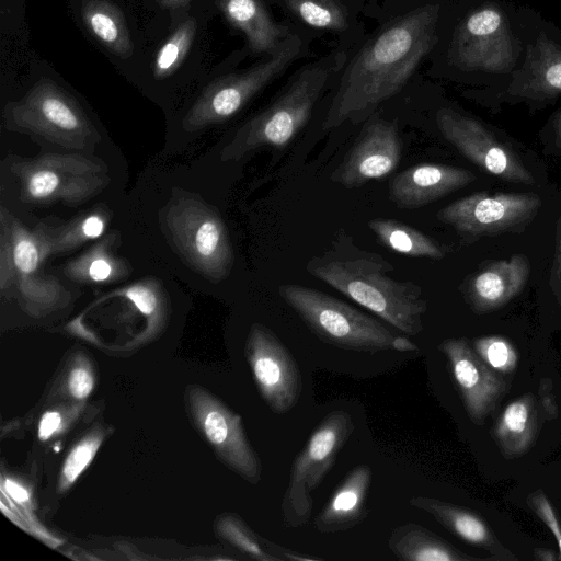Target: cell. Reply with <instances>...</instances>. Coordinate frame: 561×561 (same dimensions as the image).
<instances>
[{
	"label": "cell",
	"mask_w": 561,
	"mask_h": 561,
	"mask_svg": "<svg viewBox=\"0 0 561 561\" xmlns=\"http://www.w3.org/2000/svg\"><path fill=\"white\" fill-rule=\"evenodd\" d=\"M268 0H218L226 20L245 36L249 50L260 57L272 55L290 34L294 23L278 22Z\"/></svg>",
	"instance_id": "cell-20"
},
{
	"label": "cell",
	"mask_w": 561,
	"mask_h": 561,
	"mask_svg": "<svg viewBox=\"0 0 561 561\" xmlns=\"http://www.w3.org/2000/svg\"><path fill=\"white\" fill-rule=\"evenodd\" d=\"M535 511L540 519L550 529L557 541L561 554V526L554 513L552 505L545 494L538 493L531 500Z\"/></svg>",
	"instance_id": "cell-36"
},
{
	"label": "cell",
	"mask_w": 561,
	"mask_h": 561,
	"mask_svg": "<svg viewBox=\"0 0 561 561\" xmlns=\"http://www.w3.org/2000/svg\"><path fill=\"white\" fill-rule=\"evenodd\" d=\"M105 432L95 427L78 440L67 454L60 468L57 491L67 492L94 459Z\"/></svg>",
	"instance_id": "cell-30"
},
{
	"label": "cell",
	"mask_w": 561,
	"mask_h": 561,
	"mask_svg": "<svg viewBox=\"0 0 561 561\" xmlns=\"http://www.w3.org/2000/svg\"><path fill=\"white\" fill-rule=\"evenodd\" d=\"M359 43H335L300 66L277 96L237 129L220 151V160L239 161L263 148L286 147L308 124Z\"/></svg>",
	"instance_id": "cell-4"
},
{
	"label": "cell",
	"mask_w": 561,
	"mask_h": 561,
	"mask_svg": "<svg viewBox=\"0 0 561 561\" xmlns=\"http://www.w3.org/2000/svg\"><path fill=\"white\" fill-rule=\"evenodd\" d=\"M389 548L404 561H461L470 560L461 551L419 524L397 527L389 538Z\"/></svg>",
	"instance_id": "cell-26"
},
{
	"label": "cell",
	"mask_w": 561,
	"mask_h": 561,
	"mask_svg": "<svg viewBox=\"0 0 561 561\" xmlns=\"http://www.w3.org/2000/svg\"><path fill=\"white\" fill-rule=\"evenodd\" d=\"M450 365L465 408L474 423H483L505 391L506 383L471 348L465 339H447L439 345Z\"/></svg>",
	"instance_id": "cell-17"
},
{
	"label": "cell",
	"mask_w": 561,
	"mask_h": 561,
	"mask_svg": "<svg viewBox=\"0 0 561 561\" xmlns=\"http://www.w3.org/2000/svg\"><path fill=\"white\" fill-rule=\"evenodd\" d=\"M244 354L266 405L276 414L289 412L299 400L302 382L299 367L287 347L268 328L254 323Z\"/></svg>",
	"instance_id": "cell-14"
},
{
	"label": "cell",
	"mask_w": 561,
	"mask_h": 561,
	"mask_svg": "<svg viewBox=\"0 0 561 561\" xmlns=\"http://www.w3.org/2000/svg\"><path fill=\"white\" fill-rule=\"evenodd\" d=\"M528 276L527 257L515 254L479 271L468 282L466 294L474 310L485 312L502 307L517 296Z\"/></svg>",
	"instance_id": "cell-21"
},
{
	"label": "cell",
	"mask_w": 561,
	"mask_h": 561,
	"mask_svg": "<svg viewBox=\"0 0 561 561\" xmlns=\"http://www.w3.org/2000/svg\"><path fill=\"white\" fill-rule=\"evenodd\" d=\"M295 25L311 35H329L335 43L357 44L367 31L360 21L365 0H268Z\"/></svg>",
	"instance_id": "cell-18"
},
{
	"label": "cell",
	"mask_w": 561,
	"mask_h": 561,
	"mask_svg": "<svg viewBox=\"0 0 561 561\" xmlns=\"http://www.w3.org/2000/svg\"><path fill=\"white\" fill-rule=\"evenodd\" d=\"M67 424V416L61 410H48L39 419L37 436L45 442L59 434Z\"/></svg>",
	"instance_id": "cell-37"
},
{
	"label": "cell",
	"mask_w": 561,
	"mask_h": 561,
	"mask_svg": "<svg viewBox=\"0 0 561 561\" xmlns=\"http://www.w3.org/2000/svg\"><path fill=\"white\" fill-rule=\"evenodd\" d=\"M526 44L522 65L500 87L472 89L468 98L545 105L561 96V31L538 12L519 7Z\"/></svg>",
	"instance_id": "cell-7"
},
{
	"label": "cell",
	"mask_w": 561,
	"mask_h": 561,
	"mask_svg": "<svg viewBox=\"0 0 561 561\" xmlns=\"http://www.w3.org/2000/svg\"><path fill=\"white\" fill-rule=\"evenodd\" d=\"M95 387V375L89 360L78 357L68 370L66 377V389L75 400L87 399Z\"/></svg>",
	"instance_id": "cell-35"
},
{
	"label": "cell",
	"mask_w": 561,
	"mask_h": 561,
	"mask_svg": "<svg viewBox=\"0 0 561 561\" xmlns=\"http://www.w3.org/2000/svg\"><path fill=\"white\" fill-rule=\"evenodd\" d=\"M409 503L431 514L468 543L484 548L494 546V538L486 524L472 512L428 496H413Z\"/></svg>",
	"instance_id": "cell-28"
},
{
	"label": "cell",
	"mask_w": 561,
	"mask_h": 561,
	"mask_svg": "<svg viewBox=\"0 0 561 561\" xmlns=\"http://www.w3.org/2000/svg\"><path fill=\"white\" fill-rule=\"evenodd\" d=\"M5 488L8 490V493L18 502L23 503L28 500V492L27 490L21 485L18 482H14L12 480H8L5 483Z\"/></svg>",
	"instance_id": "cell-39"
},
{
	"label": "cell",
	"mask_w": 561,
	"mask_h": 561,
	"mask_svg": "<svg viewBox=\"0 0 561 561\" xmlns=\"http://www.w3.org/2000/svg\"><path fill=\"white\" fill-rule=\"evenodd\" d=\"M118 233L111 232L85 252L65 265L64 273L71 280L83 285H106L128 277L131 272L128 262L116 255Z\"/></svg>",
	"instance_id": "cell-23"
},
{
	"label": "cell",
	"mask_w": 561,
	"mask_h": 561,
	"mask_svg": "<svg viewBox=\"0 0 561 561\" xmlns=\"http://www.w3.org/2000/svg\"><path fill=\"white\" fill-rule=\"evenodd\" d=\"M392 350L400 352H415L419 347L405 336H394L392 341Z\"/></svg>",
	"instance_id": "cell-41"
},
{
	"label": "cell",
	"mask_w": 561,
	"mask_h": 561,
	"mask_svg": "<svg viewBox=\"0 0 561 561\" xmlns=\"http://www.w3.org/2000/svg\"><path fill=\"white\" fill-rule=\"evenodd\" d=\"M280 297L324 343L344 350L376 353L392 350L394 334L378 320L314 288L287 284Z\"/></svg>",
	"instance_id": "cell-9"
},
{
	"label": "cell",
	"mask_w": 561,
	"mask_h": 561,
	"mask_svg": "<svg viewBox=\"0 0 561 561\" xmlns=\"http://www.w3.org/2000/svg\"><path fill=\"white\" fill-rule=\"evenodd\" d=\"M219 535L248 557L259 561H282L262 546L259 538L238 516L228 514L217 523Z\"/></svg>",
	"instance_id": "cell-32"
},
{
	"label": "cell",
	"mask_w": 561,
	"mask_h": 561,
	"mask_svg": "<svg viewBox=\"0 0 561 561\" xmlns=\"http://www.w3.org/2000/svg\"><path fill=\"white\" fill-rule=\"evenodd\" d=\"M525 50L518 8L505 0H456L425 75L496 88L522 65Z\"/></svg>",
	"instance_id": "cell-2"
},
{
	"label": "cell",
	"mask_w": 561,
	"mask_h": 561,
	"mask_svg": "<svg viewBox=\"0 0 561 561\" xmlns=\"http://www.w3.org/2000/svg\"><path fill=\"white\" fill-rule=\"evenodd\" d=\"M2 118L10 130L36 135L69 149H91L101 140L76 99L48 78L38 80L22 99L7 103Z\"/></svg>",
	"instance_id": "cell-8"
},
{
	"label": "cell",
	"mask_w": 561,
	"mask_h": 561,
	"mask_svg": "<svg viewBox=\"0 0 561 561\" xmlns=\"http://www.w3.org/2000/svg\"><path fill=\"white\" fill-rule=\"evenodd\" d=\"M19 180L21 198L31 204L62 202L80 205L110 183L105 163L80 153H47L16 159L10 165Z\"/></svg>",
	"instance_id": "cell-10"
},
{
	"label": "cell",
	"mask_w": 561,
	"mask_h": 561,
	"mask_svg": "<svg viewBox=\"0 0 561 561\" xmlns=\"http://www.w3.org/2000/svg\"><path fill=\"white\" fill-rule=\"evenodd\" d=\"M313 35L294 24L280 46L251 67L211 81L182 121L186 131L224 123L238 114L254 96L310 55Z\"/></svg>",
	"instance_id": "cell-5"
},
{
	"label": "cell",
	"mask_w": 561,
	"mask_h": 561,
	"mask_svg": "<svg viewBox=\"0 0 561 561\" xmlns=\"http://www.w3.org/2000/svg\"><path fill=\"white\" fill-rule=\"evenodd\" d=\"M196 21L187 19L158 50L153 62V76L168 78L184 61L196 34Z\"/></svg>",
	"instance_id": "cell-31"
},
{
	"label": "cell",
	"mask_w": 561,
	"mask_h": 561,
	"mask_svg": "<svg viewBox=\"0 0 561 561\" xmlns=\"http://www.w3.org/2000/svg\"><path fill=\"white\" fill-rule=\"evenodd\" d=\"M456 0H365L375 21L324 98L321 129L366 122L420 79Z\"/></svg>",
	"instance_id": "cell-1"
},
{
	"label": "cell",
	"mask_w": 561,
	"mask_h": 561,
	"mask_svg": "<svg viewBox=\"0 0 561 561\" xmlns=\"http://www.w3.org/2000/svg\"><path fill=\"white\" fill-rule=\"evenodd\" d=\"M363 127L331 181L347 188L381 179L399 165L402 141L397 121L380 115V110L363 123Z\"/></svg>",
	"instance_id": "cell-16"
},
{
	"label": "cell",
	"mask_w": 561,
	"mask_h": 561,
	"mask_svg": "<svg viewBox=\"0 0 561 561\" xmlns=\"http://www.w3.org/2000/svg\"><path fill=\"white\" fill-rule=\"evenodd\" d=\"M474 351L493 370L502 374L512 373L518 356L512 343L502 336H483L474 340Z\"/></svg>",
	"instance_id": "cell-33"
},
{
	"label": "cell",
	"mask_w": 561,
	"mask_h": 561,
	"mask_svg": "<svg viewBox=\"0 0 561 561\" xmlns=\"http://www.w3.org/2000/svg\"><path fill=\"white\" fill-rule=\"evenodd\" d=\"M144 316L159 320L164 310V295L154 279H145L119 290Z\"/></svg>",
	"instance_id": "cell-34"
},
{
	"label": "cell",
	"mask_w": 561,
	"mask_h": 561,
	"mask_svg": "<svg viewBox=\"0 0 561 561\" xmlns=\"http://www.w3.org/2000/svg\"><path fill=\"white\" fill-rule=\"evenodd\" d=\"M165 234L181 257L213 282L226 279L233 266V249L220 214L199 197L173 196L162 217Z\"/></svg>",
	"instance_id": "cell-6"
},
{
	"label": "cell",
	"mask_w": 561,
	"mask_h": 561,
	"mask_svg": "<svg viewBox=\"0 0 561 561\" xmlns=\"http://www.w3.org/2000/svg\"><path fill=\"white\" fill-rule=\"evenodd\" d=\"M531 193L488 194L479 192L457 199L437 211L436 217L462 234L502 233L530 220L540 207Z\"/></svg>",
	"instance_id": "cell-15"
},
{
	"label": "cell",
	"mask_w": 561,
	"mask_h": 561,
	"mask_svg": "<svg viewBox=\"0 0 561 561\" xmlns=\"http://www.w3.org/2000/svg\"><path fill=\"white\" fill-rule=\"evenodd\" d=\"M265 547L266 549L273 553L274 556L278 557L280 560H291V561H319V560H322V559H319V558H313V557H309V556H302L298 552H295V551H290V550H287V549H284L275 543H267L265 542Z\"/></svg>",
	"instance_id": "cell-38"
},
{
	"label": "cell",
	"mask_w": 561,
	"mask_h": 561,
	"mask_svg": "<svg viewBox=\"0 0 561 561\" xmlns=\"http://www.w3.org/2000/svg\"><path fill=\"white\" fill-rule=\"evenodd\" d=\"M190 1L191 0H158L159 4L163 9H176V8L185 5Z\"/></svg>",
	"instance_id": "cell-42"
},
{
	"label": "cell",
	"mask_w": 561,
	"mask_h": 561,
	"mask_svg": "<svg viewBox=\"0 0 561 561\" xmlns=\"http://www.w3.org/2000/svg\"><path fill=\"white\" fill-rule=\"evenodd\" d=\"M470 171L438 163H421L398 173L389 183V198L400 209L428 205L473 182Z\"/></svg>",
	"instance_id": "cell-19"
},
{
	"label": "cell",
	"mask_w": 561,
	"mask_h": 561,
	"mask_svg": "<svg viewBox=\"0 0 561 561\" xmlns=\"http://www.w3.org/2000/svg\"><path fill=\"white\" fill-rule=\"evenodd\" d=\"M369 229L385 248L412 257L442 260L444 249L422 231L394 219L375 218Z\"/></svg>",
	"instance_id": "cell-29"
},
{
	"label": "cell",
	"mask_w": 561,
	"mask_h": 561,
	"mask_svg": "<svg viewBox=\"0 0 561 561\" xmlns=\"http://www.w3.org/2000/svg\"><path fill=\"white\" fill-rule=\"evenodd\" d=\"M355 430L352 416L335 410L324 416L293 461L280 510L287 527L305 525L311 517V493L333 466L339 451Z\"/></svg>",
	"instance_id": "cell-11"
},
{
	"label": "cell",
	"mask_w": 561,
	"mask_h": 561,
	"mask_svg": "<svg viewBox=\"0 0 561 561\" xmlns=\"http://www.w3.org/2000/svg\"><path fill=\"white\" fill-rule=\"evenodd\" d=\"M538 430L536 402L527 393L507 404L495 425V438L506 457L524 454L533 444Z\"/></svg>",
	"instance_id": "cell-25"
},
{
	"label": "cell",
	"mask_w": 561,
	"mask_h": 561,
	"mask_svg": "<svg viewBox=\"0 0 561 561\" xmlns=\"http://www.w3.org/2000/svg\"><path fill=\"white\" fill-rule=\"evenodd\" d=\"M81 15L87 28L112 54L128 59L134 43L121 8L112 0H83Z\"/></svg>",
	"instance_id": "cell-24"
},
{
	"label": "cell",
	"mask_w": 561,
	"mask_h": 561,
	"mask_svg": "<svg viewBox=\"0 0 561 561\" xmlns=\"http://www.w3.org/2000/svg\"><path fill=\"white\" fill-rule=\"evenodd\" d=\"M553 278L557 289L561 293V230L559 232L558 242H557V251H556V260L553 266Z\"/></svg>",
	"instance_id": "cell-40"
},
{
	"label": "cell",
	"mask_w": 561,
	"mask_h": 561,
	"mask_svg": "<svg viewBox=\"0 0 561 561\" xmlns=\"http://www.w3.org/2000/svg\"><path fill=\"white\" fill-rule=\"evenodd\" d=\"M108 221L110 213L104 207H99L80 214L61 226L38 225L45 257L73 251L88 241L101 238Z\"/></svg>",
	"instance_id": "cell-27"
},
{
	"label": "cell",
	"mask_w": 561,
	"mask_h": 561,
	"mask_svg": "<svg viewBox=\"0 0 561 561\" xmlns=\"http://www.w3.org/2000/svg\"><path fill=\"white\" fill-rule=\"evenodd\" d=\"M306 271L399 331L408 335L423 331L427 301L421 286L394 279L391 263L358 248L351 237L341 233L330 249L310 257Z\"/></svg>",
	"instance_id": "cell-3"
},
{
	"label": "cell",
	"mask_w": 561,
	"mask_h": 561,
	"mask_svg": "<svg viewBox=\"0 0 561 561\" xmlns=\"http://www.w3.org/2000/svg\"><path fill=\"white\" fill-rule=\"evenodd\" d=\"M553 127H554L556 140L559 144V146H561V108L556 114Z\"/></svg>",
	"instance_id": "cell-43"
},
{
	"label": "cell",
	"mask_w": 561,
	"mask_h": 561,
	"mask_svg": "<svg viewBox=\"0 0 561 561\" xmlns=\"http://www.w3.org/2000/svg\"><path fill=\"white\" fill-rule=\"evenodd\" d=\"M186 398L194 426L217 457L248 482L259 483L262 465L247 438L240 415L198 386H190Z\"/></svg>",
	"instance_id": "cell-12"
},
{
	"label": "cell",
	"mask_w": 561,
	"mask_h": 561,
	"mask_svg": "<svg viewBox=\"0 0 561 561\" xmlns=\"http://www.w3.org/2000/svg\"><path fill=\"white\" fill-rule=\"evenodd\" d=\"M371 477L369 466L354 468L316 516V529L323 534L335 533L360 524L367 516L366 500Z\"/></svg>",
	"instance_id": "cell-22"
},
{
	"label": "cell",
	"mask_w": 561,
	"mask_h": 561,
	"mask_svg": "<svg viewBox=\"0 0 561 561\" xmlns=\"http://www.w3.org/2000/svg\"><path fill=\"white\" fill-rule=\"evenodd\" d=\"M434 119L443 137L483 171L508 182L534 183L515 151L477 118L453 105H443L436 110Z\"/></svg>",
	"instance_id": "cell-13"
}]
</instances>
